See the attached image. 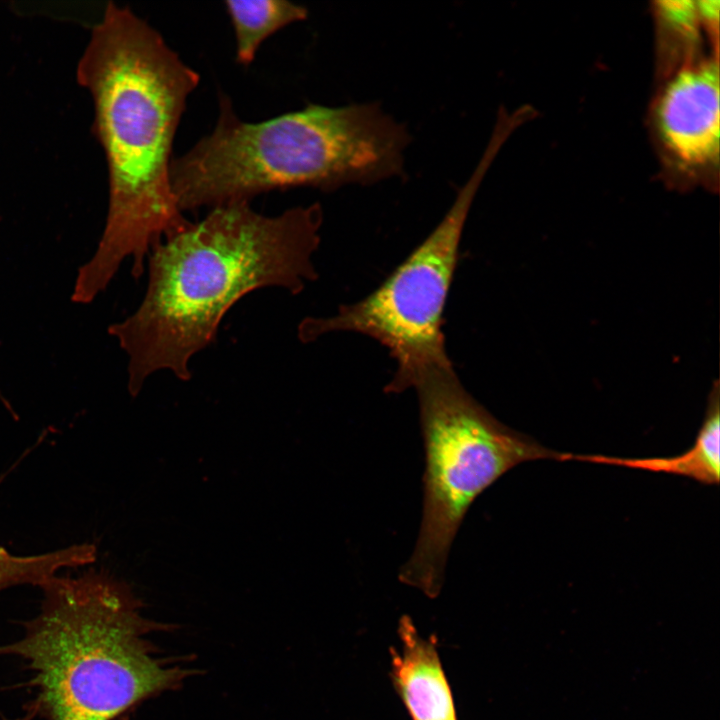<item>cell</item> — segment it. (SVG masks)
<instances>
[{
	"label": "cell",
	"mask_w": 720,
	"mask_h": 720,
	"mask_svg": "<svg viewBox=\"0 0 720 720\" xmlns=\"http://www.w3.org/2000/svg\"><path fill=\"white\" fill-rule=\"evenodd\" d=\"M39 614L23 636L0 648L33 672L31 711L47 720H113L141 700L175 687L187 672L152 655V623L129 586L104 572L54 576L40 587Z\"/></svg>",
	"instance_id": "277c9868"
},
{
	"label": "cell",
	"mask_w": 720,
	"mask_h": 720,
	"mask_svg": "<svg viewBox=\"0 0 720 720\" xmlns=\"http://www.w3.org/2000/svg\"><path fill=\"white\" fill-rule=\"evenodd\" d=\"M322 220L318 203L275 216L235 203L210 209L156 244L142 301L108 328L127 356L129 393L137 396L159 371L191 379L192 358L214 342L225 314L248 293L303 291L317 278L312 258Z\"/></svg>",
	"instance_id": "7a4b0ae2"
},
{
	"label": "cell",
	"mask_w": 720,
	"mask_h": 720,
	"mask_svg": "<svg viewBox=\"0 0 720 720\" xmlns=\"http://www.w3.org/2000/svg\"><path fill=\"white\" fill-rule=\"evenodd\" d=\"M500 147L490 141L440 223L370 294L328 317H308L298 338L312 342L332 332H356L378 341L396 361L387 393L413 388L429 371L452 365L442 331L459 245L477 190Z\"/></svg>",
	"instance_id": "8992f818"
},
{
	"label": "cell",
	"mask_w": 720,
	"mask_h": 720,
	"mask_svg": "<svg viewBox=\"0 0 720 720\" xmlns=\"http://www.w3.org/2000/svg\"><path fill=\"white\" fill-rule=\"evenodd\" d=\"M96 557L97 548L90 543L33 555H16L0 545V591L26 584L41 587L62 569L89 565Z\"/></svg>",
	"instance_id": "8fae6325"
},
{
	"label": "cell",
	"mask_w": 720,
	"mask_h": 720,
	"mask_svg": "<svg viewBox=\"0 0 720 720\" xmlns=\"http://www.w3.org/2000/svg\"><path fill=\"white\" fill-rule=\"evenodd\" d=\"M657 5L661 16L672 27L688 35L695 33L699 19L695 1H660Z\"/></svg>",
	"instance_id": "7c38bea8"
},
{
	"label": "cell",
	"mask_w": 720,
	"mask_h": 720,
	"mask_svg": "<svg viewBox=\"0 0 720 720\" xmlns=\"http://www.w3.org/2000/svg\"><path fill=\"white\" fill-rule=\"evenodd\" d=\"M93 100L105 153L108 212L101 238L78 270L72 300L92 302L130 259L138 279L151 249L190 221L170 183L174 138L200 77L131 8L108 2L77 65Z\"/></svg>",
	"instance_id": "6da1fadb"
},
{
	"label": "cell",
	"mask_w": 720,
	"mask_h": 720,
	"mask_svg": "<svg viewBox=\"0 0 720 720\" xmlns=\"http://www.w3.org/2000/svg\"><path fill=\"white\" fill-rule=\"evenodd\" d=\"M699 18L702 17L709 23L716 24L719 17V1L718 0H700L695 1Z\"/></svg>",
	"instance_id": "4fadbf2b"
},
{
	"label": "cell",
	"mask_w": 720,
	"mask_h": 720,
	"mask_svg": "<svg viewBox=\"0 0 720 720\" xmlns=\"http://www.w3.org/2000/svg\"><path fill=\"white\" fill-rule=\"evenodd\" d=\"M719 419V389L715 383L694 445L677 457L621 458L562 453L560 460H579L663 472L689 477L703 484H717L720 476Z\"/></svg>",
	"instance_id": "9c48e42d"
},
{
	"label": "cell",
	"mask_w": 720,
	"mask_h": 720,
	"mask_svg": "<svg viewBox=\"0 0 720 720\" xmlns=\"http://www.w3.org/2000/svg\"><path fill=\"white\" fill-rule=\"evenodd\" d=\"M425 451L422 521L399 580L435 598L448 555L475 499L513 467L560 460L550 450L496 420L464 388L453 366L436 368L413 386Z\"/></svg>",
	"instance_id": "5b68a950"
},
{
	"label": "cell",
	"mask_w": 720,
	"mask_h": 720,
	"mask_svg": "<svg viewBox=\"0 0 720 720\" xmlns=\"http://www.w3.org/2000/svg\"><path fill=\"white\" fill-rule=\"evenodd\" d=\"M395 156L392 124L374 102L309 104L250 123L220 93L214 129L172 159L170 183L184 213L250 203L273 190L374 184L390 175Z\"/></svg>",
	"instance_id": "3957f363"
},
{
	"label": "cell",
	"mask_w": 720,
	"mask_h": 720,
	"mask_svg": "<svg viewBox=\"0 0 720 720\" xmlns=\"http://www.w3.org/2000/svg\"><path fill=\"white\" fill-rule=\"evenodd\" d=\"M224 4L235 33L236 61L244 66L253 62L269 36L308 16L306 7L285 0H228Z\"/></svg>",
	"instance_id": "30bf717a"
},
{
	"label": "cell",
	"mask_w": 720,
	"mask_h": 720,
	"mask_svg": "<svg viewBox=\"0 0 720 720\" xmlns=\"http://www.w3.org/2000/svg\"><path fill=\"white\" fill-rule=\"evenodd\" d=\"M400 652L392 649L391 676L411 720H458L435 641L422 637L409 616L398 626Z\"/></svg>",
	"instance_id": "ba28073f"
},
{
	"label": "cell",
	"mask_w": 720,
	"mask_h": 720,
	"mask_svg": "<svg viewBox=\"0 0 720 720\" xmlns=\"http://www.w3.org/2000/svg\"><path fill=\"white\" fill-rule=\"evenodd\" d=\"M31 716H34V713L29 711L28 714L22 718H18L16 720H31Z\"/></svg>",
	"instance_id": "5bb4252c"
},
{
	"label": "cell",
	"mask_w": 720,
	"mask_h": 720,
	"mask_svg": "<svg viewBox=\"0 0 720 720\" xmlns=\"http://www.w3.org/2000/svg\"><path fill=\"white\" fill-rule=\"evenodd\" d=\"M667 146L682 161L704 164L719 151V72L713 61L680 71L668 84L658 107Z\"/></svg>",
	"instance_id": "52a82bcc"
}]
</instances>
